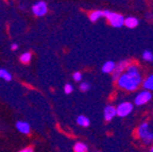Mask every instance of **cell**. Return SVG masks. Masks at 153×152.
I'll return each instance as SVG.
<instances>
[{"label": "cell", "mask_w": 153, "mask_h": 152, "mask_svg": "<svg viewBox=\"0 0 153 152\" xmlns=\"http://www.w3.org/2000/svg\"><path fill=\"white\" fill-rule=\"evenodd\" d=\"M143 81L139 67L136 64H130L126 72H123L116 81V84L123 90L135 92L143 84Z\"/></svg>", "instance_id": "1"}, {"label": "cell", "mask_w": 153, "mask_h": 152, "mask_svg": "<svg viewBox=\"0 0 153 152\" xmlns=\"http://www.w3.org/2000/svg\"><path fill=\"white\" fill-rule=\"evenodd\" d=\"M103 15L108 22V24L114 28H121L122 26H124V17L119 13L105 10L103 11Z\"/></svg>", "instance_id": "2"}, {"label": "cell", "mask_w": 153, "mask_h": 152, "mask_svg": "<svg viewBox=\"0 0 153 152\" xmlns=\"http://www.w3.org/2000/svg\"><path fill=\"white\" fill-rule=\"evenodd\" d=\"M137 136L143 140L145 144H150L153 142V133L150 131L148 122H143L137 128Z\"/></svg>", "instance_id": "3"}, {"label": "cell", "mask_w": 153, "mask_h": 152, "mask_svg": "<svg viewBox=\"0 0 153 152\" xmlns=\"http://www.w3.org/2000/svg\"><path fill=\"white\" fill-rule=\"evenodd\" d=\"M134 105L133 103L129 102V101H123V102L119 103V104L116 107L117 110V116L120 118H123V117H127L133 112Z\"/></svg>", "instance_id": "4"}, {"label": "cell", "mask_w": 153, "mask_h": 152, "mask_svg": "<svg viewBox=\"0 0 153 152\" xmlns=\"http://www.w3.org/2000/svg\"><path fill=\"white\" fill-rule=\"evenodd\" d=\"M152 99V93L149 92V90L143 89L140 93H138L135 98H134V103L137 107H141L143 104H147V103Z\"/></svg>", "instance_id": "5"}, {"label": "cell", "mask_w": 153, "mask_h": 152, "mask_svg": "<svg viewBox=\"0 0 153 152\" xmlns=\"http://www.w3.org/2000/svg\"><path fill=\"white\" fill-rule=\"evenodd\" d=\"M130 64H131V62H130L129 60H121V61H119L118 64H116V68H115L114 72L112 74L113 80L117 81L118 78H119L123 72H126V70H127L128 67L130 66Z\"/></svg>", "instance_id": "6"}, {"label": "cell", "mask_w": 153, "mask_h": 152, "mask_svg": "<svg viewBox=\"0 0 153 152\" xmlns=\"http://www.w3.org/2000/svg\"><path fill=\"white\" fill-rule=\"evenodd\" d=\"M48 12V7L47 3L45 1H37L32 5V13H33L35 16L42 17L45 16Z\"/></svg>", "instance_id": "7"}, {"label": "cell", "mask_w": 153, "mask_h": 152, "mask_svg": "<svg viewBox=\"0 0 153 152\" xmlns=\"http://www.w3.org/2000/svg\"><path fill=\"white\" fill-rule=\"evenodd\" d=\"M103 115H104V119L106 121H111L117 116V110L114 105H106L104 107V112H103Z\"/></svg>", "instance_id": "8"}, {"label": "cell", "mask_w": 153, "mask_h": 152, "mask_svg": "<svg viewBox=\"0 0 153 152\" xmlns=\"http://www.w3.org/2000/svg\"><path fill=\"white\" fill-rule=\"evenodd\" d=\"M116 68V63L114 61H106L101 67V70L104 74H113Z\"/></svg>", "instance_id": "9"}, {"label": "cell", "mask_w": 153, "mask_h": 152, "mask_svg": "<svg viewBox=\"0 0 153 152\" xmlns=\"http://www.w3.org/2000/svg\"><path fill=\"white\" fill-rule=\"evenodd\" d=\"M139 24V20L136 18V17L134 16H128L124 18V26L127 27V28L130 29H134L136 28Z\"/></svg>", "instance_id": "10"}, {"label": "cell", "mask_w": 153, "mask_h": 152, "mask_svg": "<svg viewBox=\"0 0 153 152\" xmlns=\"http://www.w3.org/2000/svg\"><path fill=\"white\" fill-rule=\"evenodd\" d=\"M16 129L22 134L30 133V124H29L28 122H26V121H17Z\"/></svg>", "instance_id": "11"}, {"label": "cell", "mask_w": 153, "mask_h": 152, "mask_svg": "<svg viewBox=\"0 0 153 152\" xmlns=\"http://www.w3.org/2000/svg\"><path fill=\"white\" fill-rule=\"evenodd\" d=\"M143 89L149 90V92H153V74L149 75L145 80L143 81Z\"/></svg>", "instance_id": "12"}, {"label": "cell", "mask_w": 153, "mask_h": 152, "mask_svg": "<svg viewBox=\"0 0 153 152\" xmlns=\"http://www.w3.org/2000/svg\"><path fill=\"white\" fill-rule=\"evenodd\" d=\"M101 17H104V15H103V11H100V10H95L89 13V20L91 22H98Z\"/></svg>", "instance_id": "13"}, {"label": "cell", "mask_w": 153, "mask_h": 152, "mask_svg": "<svg viewBox=\"0 0 153 152\" xmlns=\"http://www.w3.org/2000/svg\"><path fill=\"white\" fill-rule=\"evenodd\" d=\"M76 124H79L80 127L87 128V127L89 126V124H91V121H89V119L86 116H84V115H80V116L76 118Z\"/></svg>", "instance_id": "14"}, {"label": "cell", "mask_w": 153, "mask_h": 152, "mask_svg": "<svg viewBox=\"0 0 153 152\" xmlns=\"http://www.w3.org/2000/svg\"><path fill=\"white\" fill-rule=\"evenodd\" d=\"M74 152H88V147L84 143L78 142V143L74 144Z\"/></svg>", "instance_id": "15"}, {"label": "cell", "mask_w": 153, "mask_h": 152, "mask_svg": "<svg viewBox=\"0 0 153 152\" xmlns=\"http://www.w3.org/2000/svg\"><path fill=\"white\" fill-rule=\"evenodd\" d=\"M20 62L24 63V64H27V63H29L30 61H31L32 59V54L31 52H29V51H27V52H24L22 55H20Z\"/></svg>", "instance_id": "16"}, {"label": "cell", "mask_w": 153, "mask_h": 152, "mask_svg": "<svg viewBox=\"0 0 153 152\" xmlns=\"http://www.w3.org/2000/svg\"><path fill=\"white\" fill-rule=\"evenodd\" d=\"M0 78L3 79V80H5V81L12 80V76H11V74H10L7 70L2 69V68H0Z\"/></svg>", "instance_id": "17"}, {"label": "cell", "mask_w": 153, "mask_h": 152, "mask_svg": "<svg viewBox=\"0 0 153 152\" xmlns=\"http://www.w3.org/2000/svg\"><path fill=\"white\" fill-rule=\"evenodd\" d=\"M143 59L146 62H152L153 61V53L151 52L150 50H146L143 52Z\"/></svg>", "instance_id": "18"}, {"label": "cell", "mask_w": 153, "mask_h": 152, "mask_svg": "<svg viewBox=\"0 0 153 152\" xmlns=\"http://www.w3.org/2000/svg\"><path fill=\"white\" fill-rule=\"evenodd\" d=\"M89 88H91V84L88 83V82H83V83L80 84V89H81V92H87V90H89Z\"/></svg>", "instance_id": "19"}, {"label": "cell", "mask_w": 153, "mask_h": 152, "mask_svg": "<svg viewBox=\"0 0 153 152\" xmlns=\"http://www.w3.org/2000/svg\"><path fill=\"white\" fill-rule=\"evenodd\" d=\"M64 92H65V94H67V95L71 94L72 92H74V87H72L71 84L67 83L66 85H65V87H64Z\"/></svg>", "instance_id": "20"}, {"label": "cell", "mask_w": 153, "mask_h": 152, "mask_svg": "<svg viewBox=\"0 0 153 152\" xmlns=\"http://www.w3.org/2000/svg\"><path fill=\"white\" fill-rule=\"evenodd\" d=\"M82 74L80 72H76L74 75H72V78H74V80L76 81V82H80V81L82 80Z\"/></svg>", "instance_id": "21"}, {"label": "cell", "mask_w": 153, "mask_h": 152, "mask_svg": "<svg viewBox=\"0 0 153 152\" xmlns=\"http://www.w3.org/2000/svg\"><path fill=\"white\" fill-rule=\"evenodd\" d=\"M19 152H33V149H32V148H30V147H28V148H25V149L20 150Z\"/></svg>", "instance_id": "22"}, {"label": "cell", "mask_w": 153, "mask_h": 152, "mask_svg": "<svg viewBox=\"0 0 153 152\" xmlns=\"http://www.w3.org/2000/svg\"><path fill=\"white\" fill-rule=\"evenodd\" d=\"M146 17H147V19H149V20H152V19H153V14H151V13H147Z\"/></svg>", "instance_id": "23"}, {"label": "cell", "mask_w": 153, "mask_h": 152, "mask_svg": "<svg viewBox=\"0 0 153 152\" xmlns=\"http://www.w3.org/2000/svg\"><path fill=\"white\" fill-rule=\"evenodd\" d=\"M17 48H18V45H17V44H12V45H11V49L12 50H16Z\"/></svg>", "instance_id": "24"}, {"label": "cell", "mask_w": 153, "mask_h": 152, "mask_svg": "<svg viewBox=\"0 0 153 152\" xmlns=\"http://www.w3.org/2000/svg\"><path fill=\"white\" fill-rule=\"evenodd\" d=\"M150 152H153V147H151V149H150Z\"/></svg>", "instance_id": "25"}, {"label": "cell", "mask_w": 153, "mask_h": 152, "mask_svg": "<svg viewBox=\"0 0 153 152\" xmlns=\"http://www.w3.org/2000/svg\"><path fill=\"white\" fill-rule=\"evenodd\" d=\"M96 152H101V151H96Z\"/></svg>", "instance_id": "26"}, {"label": "cell", "mask_w": 153, "mask_h": 152, "mask_svg": "<svg viewBox=\"0 0 153 152\" xmlns=\"http://www.w3.org/2000/svg\"><path fill=\"white\" fill-rule=\"evenodd\" d=\"M152 143H153V142H152Z\"/></svg>", "instance_id": "27"}]
</instances>
